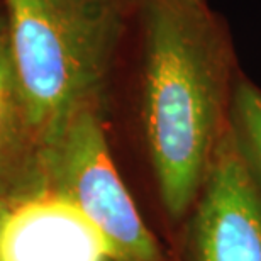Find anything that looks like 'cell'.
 Segmentation results:
<instances>
[{
	"mask_svg": "<svg viewBox=\"0 0 261 261\" xmlns=\"http://www.w3.org/2000/svg\"><path fill=\"white\" fill-rule=\"evenodd\" d=\"M7 39V19H5V12L0 10V46Z\"/></svg>",
	"mask_w": 261,
	"mask_h": 261,
	"instance_id": "8",
	"label": "cell"
},
{
	"mask_svg": "<svg viewBox=\"0 0 261 261\" xmlns=\"http://www.w3.org/2000/svg\"><path fill=\"white\" fill-rule=\"evenodd\" d=\"M117 2H119V4H121V5H122V7H124V9H126V10H127V9H130V7H133V9H134V7H136V4H138V2H139V0H117Z\"/></svg>",
	"mask_w": 261,
	"mask_h": 261,
	"instance_id": "10",
	"label": "cell"
},
{
	"mask_svg": "<svg viewBox=\"0 0 261 261\" xmlns=\"http://www.w3.org/2000/svg\"><path fill=\"white\" fill-rule=\"evenodd\" d=\"M141 127L160 202L184 224L229 130L234 53L205 0H139Z\"/></svg>",
	"mask_w": 261,
	"mask_h": 261,
	"instance_id": "1",
	"label": "cell"
},
{
	"mask_svg": "<svg viewBox=\"0 0 261 261\" xmlns=\"http://www.w3.org/2000/svg\"><path fill=\"white\" fill-rule=\"evenodd\" d=\"M43 190L63 197L97 229L111 261H175L146 226L114 163L103 100L73 112L39 148Z\"/></svg>",
	"mask_w": 261,
	"mask_h": 261,
	"instance_id": "3",
	"label": "cell"
},
{
	"mask_svg": "<svg viewBox=\"0 0 261 261\" xmlns=\"http://www.w3.org/2000/svg\"><path fill=\"white\" fill-rule=\"evenodd\" d=\"M41 190L39 148L4 43L0 46V200L15 202Z\"/></svg>",
	"mask_w": 261,
	"mask_h": 261,
	"instance_id": "6",
	"label": "cell"
},
{
	"mask_svg": "<svg viewBox=\"0 0 261 261\" xmlns=\"http://www.w3.org/2000/svg\"><path fill=\"white\" fill-rule=\"evenodd\" d=\"M12 203L14 202H10V200H0V229H2V222L5 219V214H7L9 207L12 205Z\"/></svg>",
	"mask_w": 261,
	"mask_h": 261,
	"instance_id": "9",
	"label": "cell"
},
{
	"mask_svg": "<svg viewBox=\"0 0 261 261\" xmlns=\"http://www.w3.org/2000/svg\"><path fill=\"white\" fill-rule=\"evenodd\" d=\"M7 51L38 148L106 98L126 9L117 0H4Z\"/></svg>",
	"mask_w": 261,
	"mask_h": 261,
	"instance_id": "2",
	"label": "cell"
},
{
	"mask_svg": "<svg viewBox=\"0 0 261 261\" xmlns=\"http://www.w3.org/2000/svg\"><path fill=\"white\" fill-rule=\"evenodd\" d=\"M229 124L239 156L261 189V88L246 78H236Z\"/></svg>",
	"mask_w": 261,
	"mask_h": 261,
	"instance_id": "7",
	"label": "cell"
},
{
	"mask_svg": "<svg viewBox=\"0 0 261 261\" xmlns=\"http://www.w3.org/2000/svg\"><path fill=\"white\" fill-rule=\"evenodd\" d=\"M0 261H111L107 244L76 207L41 190L15 200L0 229Z\"/></svg>",
	"mask_w": 261,
	"mask_h": 261,
	"instance_id": "5",
	"label": "cell"
},
{
	"mask_svg": "<svg viewBox=\"0 0 261 261\" xmlns=\"http://www.w3.org/2000/svg\"><path fill=\"white\" fill-rule=\"evenodd\" d=\"M181 227V261H261V189L239 156L231 124Z\"/></svg>",
	"mask_w": 261,
	"mask_h": 261,
	"instance_id": "4",
	"label": "cell"
}]
</instances>
